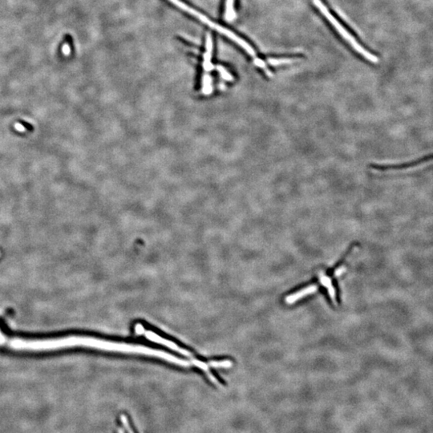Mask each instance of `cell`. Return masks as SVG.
Returning <instances> with one entry per match:
<instances>
[{
	"label": "cell",
	"instance_id": "18",
	"mask_svg": "<svg viewBox=\"0 0 433 433\" xmlns=\"http://www.w3.org/2000/svg\"><path fill=\"white\" fill-rule=\"evenodd\" d=\"M118 433H124V431H123L122 428H120L118 430Z\"/></svg>",
	"mask_w": 433,
	"mask_h": 433
},
{
	"label": "cell",
	"instance_id": "9",
	"mask_svg": "<svg viewBox=\"0 0 433 433\" xmlns=\"http://www.w3.org/2000/svg\"><path fill=\"white\" fill-rule=\"evenodd\" d=\"M202 93L204 95H209L213 92V86H212V78L208 73H205L202 77Z\"/></svg>",
	"mask_w": 433,
	"mask_h": 433
},
{
	"label": "cell",
	"instance_id": "7",
	"mask_svg": "<svg viewBox=\"0 0 433 433\" xmlns=\"http://www.w3.org/2000/svg\"><path fill=\"white\" fill-rule=\"evenodd\" d=\"M319 279H320V283L323 286H325L326 290H328L329 296H330V299H332V301H334V303H335V291H334L331 278L328 277V276L324 275V274L321 275L320 274Z\"/></svg>",
	"mask_w": 433,
	"mask_h": 433
},
{
	"label": "cell",
	"instance_id": "17",
	"mask_svg": "<svg viewBox=\"0 0 433 433\" xmlns=\"http://www.w3.org/2000/svg\"><path fill=\"white\" fill-rule=\"evenodd\" d=\"M15 127H16V129H17L18 131H20V132H24V131H25V128H23L20 126V125H19V123H16V124H15Z\"/></svg>",
	"mask_w": 433,
	"mask_h": 433
},
{
	"label": "cell",
	"instance_id": "12",
	"mask_svg": "<svg viewBox=\"0 0 433 433\" xmlns=\"http://www.w3.org/2000/svg\"><path fill=\"white\" fill-rule=\"evenodd\" d=\"M254 63H255V64L257 67H259V68H262V69L264 70L266 76H269V77H273L272 72H270L268 68H267L266 63H265L264 61H262L260 59L257 58V57H255V59H254Z\"/></svg>",
	"mask_w": 433,
	"mask_h": 433
},
{
	"label": "cell",
	"instance_id": "4",
	"mask_svg": "<svg viewBox=\"0 0 433 433\" xmlns=\"http://www.w3.org/2000/svg\"><path fill=\"white\" fill-rule=\"evenodd\" d=\"M145 335H146V338L149 339V340H151L153 342L158 343V344H162V345H165V346L167 347V348H170V349L173 350L175 352H177L178 353L181 354L183 356H187V357H191L193 358V354L190 353V352H188L186 350L183 349V348H180V347L177 346V344H174L173 342H171V341H169V340H165V339L162 338L161 336L158 335V334H156V333L153 332L151 330H148V331H145L144 333Z\"/></svg>",
	"mask_w": 433,
	"mask_h": 433
},
{
	"label": "cell",
	"instance_id": "3",
	"mask_svg": "<svg viewBox=\"0 0 433 433\" xmlns=\"http://www.w3.org/2000/svg\"><path fill=\"white\" fill-rule=\"evenodd\" d=\"M169 1H170L172 4L176 5L177 8H181V10L185 11L187 13L190 14V15L196 17L198 20H200L202 23H204L205 24H207L209 27H211L213 29L216 30V31L219 32V33L225 35L226 37L229 38V39H231L233 42H235L237 45H239L240 47H243V49H244V50H245L246 52L250 55V56H251V57H255L256 53H255V49L251 47V45L249 44L247 41L242 39L241 37H239L238 35L233 33V31L227 29V28H225V27H222V26L219 25V24H216L214 22L210 20L208 17H206V16L202 15V13L198 12V11L195 10L194 8L188 7L186 4L181 2V0H169Z\"/></svg>",
	"mask_w": 433,
	"mask_h": 433
},
{
	"label": "cell",
	"instance_id": "16",
	"mask_svg": "<svg viewBox=\"0 0 433 433\" xmlns=\"http://www.w3.org/2000/svg\"><path fill=\"white\" fill-rule=\"evenodd\" d=\"M19 124H21L24 128H27V130L29 131H33L34 127L31 125V124H28V123L24 121H19Z\"/></svg>",
	"mask_w": 433,
	"mask_h": 433
},
{
	"label": "cell",
	"instance_id": "5",
	"mask_svg": "<svg viewBox=\"0 0 433 433\" xmlns=\"http://www.w3.org/2000/svg\"><path fill=\"white\" fill-rule=\"evenodd\" d=\"M212 56H213V39L210 33L206 35V52L203 56V68L206 72L213 70L214 66L212 64Z\"/></svg>",
	"mask_w": 433,
	"mask_h": 433
},
{
	"label": "cell",
	"instance_id": "2",
	"mask_svg": "<svg viewBox=\"0 0 433 433\" xmlns=\"http://www.w3.org/2000/svg\"><path fill=\"white\" fill-rule=\"evenodd\" d=\"M313 4L316 7L317 9L322 14V16H324L326 18V20H328L329 23H330L331 25L334 27V29L336 31H338L339 34H340L343 38H344L347 42L349 43V44L353 47L355 50L358 53L363 56L366 60L370 61V62L374 63V64H376V63L379 62V58L375 56V55L371 54L368 51L366 50L364 47H362L361 45L359 44L358 43L357 41L356 40V39L352 36L351 34L347 31L345 28H344V26H342V24H340V22L338 20H336L335 18L334 17L332 14L330 13V11H329L328 8H326V5H325L321 1V0H312Z\"/></svg>",
	"mask_w": 433,
	"mask_h": 433
},
{
	"label": "cell",
	"instance_id": "8",
	"mask_svg": "<svg viewBox=\"0 0 433 433\" xmlns=\"http://www.w3.org/2000/svg\"><path fill=\"white\" fill-rule=\"evenodd\" d=\"M234 0H226L225 2V19L226 21L232 22L235 19Z\"/></svg>",
	"mask_w": 433,
	"mask_h": 433
},
{
	"label": "cell",
	"instance_id": "15",
	"mask_svg": "<svg viewBox=\"0 0 433 433\" xmlns=\"http://www.w3.org/2000/svg\"><path fill=\"white\" fill-rule=\"evenodd\" d=\"M135 330H136V333L137 334H144L145 330L144 326H142L140 323H138V324L136 325L135 326Z\"/></svg>",
	"mask_w": 433,
	"mask_h": 433
},
{
	"label": "cell",
	"instance_id": "11",
	"mask_svg": "<svg viewBox=\"0 0 433 433\" xmlns=\"http://www.w3.org/2000/svg\"><path fill=\"white\" fill-rule=\"evenodd\" d=\"M209 365L210 367H215V368H229L232 367L233 363L229 360H222V361H212L210 362Z\"/></svg>",
	"mask_w": 433,
	"mask_h": 433
},
{
	"label": "cell",
	"instance_id": "6",
	"mask_svg": "<svg viewBox=\"0 0 433 433\" xmlns=\"http://www.w3.org/2000/svg\"><path fill=\"white\" fill-rule=\"evenodd\" d=\"M317 288H318V285H309V286H307V287L303 288L301 291H299V292L293 294L292 296L285 298V303H287V304H292V303H296L299 299H303V298L306 297V296H310V295H312V294L316 292L317 290H318Z\"/></svg>",
	"mask_w": 433,
	"mask_h": 433
},
{
	"label": "cell",
	"instance_id": "14",
	"mask_svg": "<svg viewBox=\"0 0 433 433\" xmlns=\"http://www.w3.org/2000/svg\"><path fill=\"white\" fill-rule=\"evenodd\" d=\"M121 422H122L123 425H124V427H125V429H126L127 431H128V433H134L133 432V431H132V427H131L130 424H129V422H128L126 416H124V415H121Z\"/></svg>",
	"mask_w": 433,
	"mask_h": 433
},
{
	"label": "cell",
	"instance_id": "13",
	"mask_svg": "<svg viewBox=\"0 0 433 433\" xmlns=\"http://www.w3.org/2000/svg\"><path fill=\"white\" fill-rule=\"evenodd\" d=\"M217 70L219 72L220 75L222 76V79L223 80H226V81H233V77L229 72H228L223 66L222 65H218L217 67Z\"/></svg>",
	"mask_w": 433,
	"mask_h": 433
},
{
	"label": "cell",
	"instance_id": "10",
	"mask_svg": "<svg viewBox=\"0 0 433 433\" xmlns=\"http://www.w3.org/2000/svg\"><path fill=\"white\" fill-rule=\"evenodd\" d=\"M296 59L295 58H282V59H268V63L272 66H280L283 64H292V63L296 62Z\"/></svg>",
	"mask_w": 433,
	"mask_h": 433
},
{
	"label": "cell",
	"instance_id": "1",
	"mask_svg": "<svg viewBox=\"0 0 433 433\" xmlns=\"http://www.w3.org/2000/svg\"><path fill=\"white\" fill-rule=\"evenodd\" d=\"M0 347L16 352H53L60 350L72 348L71 336L57 338L27 339L8 336L0 330Z\"/></svg>",
	"mask_w": 433,
	"mask_h": 433
}]
</instances>
